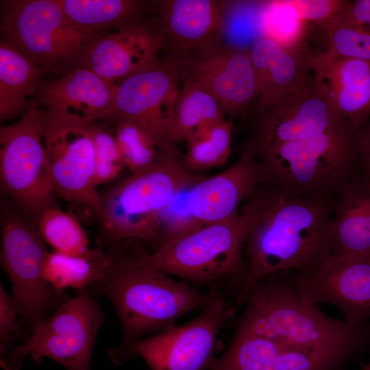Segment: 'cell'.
Returning <instances> with one entry per match:
<instances>
[{
  "instance_id": "38",
  "label": "cell",
  "mask_w": 370,
  "mask_h": 370,
  "mask_svg": "<svg viewBox=\"0 0 370 370\" xmlns=\"http://www.w3.org/2000/svg\"><path fill=\"white\" fill-rule=\"evenodd\" d=\"M360 370H370V361L364 365Z\"/></svg>"
},
{
  "instance_id": "14",
  "label": "cell",
  "mask_w": 370,
  "mask_h": 370,
  "mask_svg": "<svg viewBox=\"0 0 370 370\" xmlns=\"http://www.w3.org/2000/svg\"><path fill=\"white\" fill-rule=\"evenodd\" d=\"M344 121L332 107L312 73L299 87L257 114L251 142L258 155L319 134Z\"/></svg>"
},
{
  "instance_id": "33",
  "label": "cell",
  "mask_w": 370,
  "mask_h": 370,
  "mask_svg": "<svg viewBox=\"0 0 370 370\" xmlns=\"http://www.w3.org/2000/svg\"><path fill=\"white\" fill-rule=\"evenodd\" d=\"M90 128L95 148V182L98 186L117 177L124 166L114 135L95 123Z\"/></svg>"
},
{
  "instance_id": "18",
  "label": "cell",
  "mask_w": 370,
  "mask_h": 370,
  "mask_svg": "<svg viewBox=\"0 0 370 370\" xmlns=\"http://www.w3.org/2000/svg\"><path fill=\"white\" fill-rule=\"evenodd\" d=\"M116 29L93 42L82 65L106 80L121 82L159 62L164 40L158 27L134 20Z\"/></svg>"
},
{
  "instance_id": "16",
  "label": "cell",
  "mask_w": 370,
  "mask_h": 370,
  "mask_svg": "<svg viewBox=\"0 0 370 370\" xmlns=\"http://www.w3.org/2000/svg\"><path fill=\"white\" fill-rule=\"evenodd\" d=\"M118 86L80 65L58 79L42 81L34 100L49 121L90 125L111 120Z\"/></svg>"
},
{
  "instance_id": "11",
  "label": "cell",
  "mask_w": 370,
  "mask_h": 370,
  "mask_svg": "<svg viewBox=\"0 0 370 370\" xmlns=\"http://www.w3.org/2000/svg\"><path fill=\"white\" fill-rule=\"evenodd\" d=\"M165 59L175 65L180 83L191 82L206 89L226 115L241 114L258 97L249 48L219 40Z\"/></svg>"
},
{
  "instance_id": "26",
  "label": "cell",
  "mask_w": 370,
  "mask_h": 370,
  "mask_svg": "<svg viewBox=\"0 0 370 370\" xmlns=\"http://www.w3.org/2000/svg\"><path fill=\"white\" fill-rule=\"evenodd\" d=\"M110 262V254L101 248H92L86 256H75L53 251L49 252L43 264L45 280L53 287L78 291L100 281Z\"/></svg>"
},
{
  "instance_id": "9",
  "label": "cell",
  "mask_w": 370,
  "mask_h": 370,
  "mask_svg": "<svg viewBox=\"0 0 370 370\" xmlns=\"http://www.w3.org/2000/svg\"><path fill=\"white\" fill-rule=\"evenodd\" d=\"M103 321V312L90 291H78L23 343L1 355V366L5 370H18L29 356L36 362L51 358L67 370H91L93 347Z\"/></svg>"
},
{
  "instance_id": "12",
  "label": "cell",
  "mask_w": 370,
  "mask_h": 370,
  "mask_svg": "<svg viewBox=\"0 0 370 370\" xmlns=\"http://www.w3.org/2000/svg\"><path fill=\"white\" fill-rule=\"evenodd\" d=\"M180 84L175 65L160 60L155 66L119 82L111 120L137 124L160 151L179 156L169 127Z\"/></svg>"
},
{
  "instance_id": "20",
  "label": "cell",
  "mask_w": 370,
  "mask_h": 370,
  "mask_svg": "<svg viewBox=\"0 0 370 370\" xmlns=\"http://www.w3.org/2000/svg\"><path fill=\"white\" fill-rule=\"evenodd\" d=\"M249 51L258 91L256 114L297 89L313 73V52L307 46L286 48L260 36Z\"/></svg>"
},
{
  "instance_id": "1",
  "label": "cell",
  "mask_w": 370,
  "mask_h": 370,
  "mask_svg": "<svg viewBox=\"0 0 370 370\" xmlns=\"http://www.w3.org/2000/svg\"><path fill=\"white\" fill-rule=\"evenodd\" d=\"M337 202L332 198L285 197L275 192L247 237L249 267L238 304L266 278L309 272L332 256L331 223Z\"/></svg>"
},
{
  "instance_id": "8",
  "label": "cell",
  "mask_w": 370,
  "mask_h": 370,
  "mask_svg": "<svg viewBox=\"0 0 370 370\" xmlns=\"http://www.w3.org/2000/svg\"><path fill=\"white\" fill-rule=\"evenodd\" d=\"M47 119L33 100L14 123L0 127V181L18 210L38 224L47 209L59 206L47 158Z\"/></svg>"
},
{
  "instance_id": "2",
  "label": "cell",
  "mask_w": 370,
  "mask_h": 370,
  "mask_svg": "<svg viewBox=\"0 0 370 370\" xmlns=\"http://www.w3.org/2000/svg\"><path fill=\"white\" fill-rule=\"evenodd\" d=\"M110 254L103 278L88 290L105 296L115 309L122 328L119 346L174 326L182 316L205 307L217 293L204 294L175 280L136 255Z\"/></svg>"
},
{
  "instance_id": "36",
  "label": "cell",
  "mask_w": 370,
  "mask_h": 370,
  "mask_svg": "<svg viewBox=\"0 0 370 370\" xmlns=\"http://www.w3.org/2000/svg\"><path fill=\"white\" fill-rule=\"evenodd\" d=\"M357 150L359 175L361 180L370 188V119L357 131Z\"/></svg>"
},
{
  "instance_id": "4",
  "label": "cell",
  "mask_w": 370,
  "mask_h": 370,
  "mask_svg": "<svg viewBox=\"0 0 370 370\" xmlns=\"http://www.w3.org/2000/svg\"><path fill=\"white\" fill-rule=\"evenodd\" d=\"M275 196L254 197L241 212L223 221L204 225L169 240L152 254L139 251L143 262L169 275L195 282H208L238 273L247 237Z\"/></svg>"
},
{
  "instance_id": "5",
  "label": "cell",
  "mask_w": 370,
  "mask_h": 370,
  "mask_svg": "<svg viewBox=\"0 0 370 370\" xmlns=\"http://www.w3.org/2000/svg\"><path fill=\"white\" fill-rule=\"evenodd\" d=\"M201 177L190 173L178 155L160 151L150 167L101 195L103 215L100 223L106 241L156 238L171 202Z\"/></svg>"
},
{
  "instance_id": "25",
  "label": "cell",
  "mask_w": 370,
  "mask_h": 370,
  "mask_svg": "<svg viewBox=\"0 0 370 370\" xmlns=\"http://www.w3.org/2000/svg\"><path fill=\"white\" fill-rule=\"evenodd\" d=\"M181 85L169 127L175 145L226 120L221 105L206 89L191 82Z\"/></svg>"
},
{
  "instance_id": "30",
  "label": "cell",
  "mask_w": 370,
  "mask_h": 370,
  "mask_svg": "<svg viewBox=\"0 0 370 370\" xmlns=\"http://www.w3.org/2000/svg\"><path fill=\"white\" fill-rule=\"evenodd\" d=\"M116 122L114 138L123 166L127 167L132 174L139 173L150 167L160 153L153 138L132 121Z\"/></svg>"
},
{
  "instance_id": "24",
  "label": "cell",
  "mask_w": 370,
  "mask_h": 370,
  "mask_svg": "<svg viewBox=\"0 0 370 370\" xmlns=\"http://www.w3.org/2000/svg\"><path fill=\"white\" fill-rule=\"evenodd\" d=\"M47 73L13 43L0 40V120L23 115L34 99L41 77Z\"/></svg>"
},
{
  "instance_id": "35",
  "label": "cell",
  "mask_w": 370,
  "mask_h": 370,
  "mask_svg": "<svg viewBox=\"0 0 370 370\" xmlns=\"http://www.w3.org/2000/svg\"><path fill=\"white\" fill-rule=\"evenodd\" d=\"M17 313L2 284H0V354H5L20 330L16 321Z\"/></svg>"
},
{
  "instance_id": "34",
  "label": "cell",
  "mask_w": 370,
  "mask_h": 370,
  "mask_svg": "<svg viewBox=\"0 0 370 370\" xmlns=\"http://www.w3.org/2000/svg\"><path fill=\"white\" fill-rule=\"evenodd\" d=\"M294 16L325 29L347 10L351 1L342 0H280Z\"/></svg>"
},
{
  "instance_id": "31",
  "label": "cell",
  "mask_w": 370,
  "mask_h": 370,
  "mask_svg": "<svg viewBox=\"0 0 370 370\" xmlns=\"http://www.w3.org/2000/svg\"><path fill=\"white\" fill-rule=\"evenodd\" d=\"M346 11L324 29L326 51L337 57L370 62V29L349 18Z\"/></svg>"
},
{
  "instance_id": "15",
  "label": "cell",
  "mask_w": 370,
  "mask_h": 370,
  "mask_svg": "<svg viewBox=\"0 0 370 370\" xmlns=\"http://www.w3.org/2000/svg\"><path fill=\"white\" fill-rule=\"evenodd\" d=\"M310 304H329L357 326L370 320V254L332 256L315 269L292 280Z\"/></svg>"
},
{
  "instance_id": "17",
  "label": "cell",
  "mask_w": 370,
  "mask_h": 370,
  "mask_svg": "<svg viewBox=\"0 0 370 370\" xmlns=\"http://www.w3.org/2000/svg\"><path fill=\"white\" fill-rule=\"evenodd\" d=\"M264 172L250 141L227 169L212 177H201L183 190L186 210L200 227L229 219L238 213L241 201L263 182Z\"/></svg>"
},
{
  "instance_id": "13",
  "label": "cell",
  "mask_w": 370,
  "mask_h": 370,
  "mask_svg": "<svg viewBox=\"0 0 370 370\" xmlns=\"http://www.w3.org/2000/svg\"><path fill=\"white\" fill-rule=\"evenodd\" d=\"M90 125L47 121L44 142L57 196L85 206L101 221L103 209L95 182Z\"/></svg>"
},
{
  "instance_id": "32",
  "label": "cell",
  "mask_w": 370,
  "mask_h": 370,
  "mask_svg": "<svg viewBox=\"0 0 370 370\" xmlns=\"http://www.w3.org/2000/svg\"><path fill=\"white\" fill-rule=\"evenodd\" d=\"M306 24L286 10L280 0L264 1L259 21L261 36L286 48H300L306 46Z\"/></svg>"
},
{
  "instance_id": "29",
  "label": "cell",
  "mask_w": 370,
  "mask_h": 370,
  "mask_svg": "<svg viewBox=\"0 0 370 370\" xmlns=\"http://www.w3.org/2000/svg\"><path fill=\"white\" fill-rule=\"evenodd\" d=\"M233 124L224 121L188 140L183 164L187 169L204 170L226 163L231 153Z\"/></svg>"
},
{
  "instance_id": "19",
  "label": "cell",
  "mask_w": 370,
  "mask_h": 370,
  "mask_svg": "<svg viewBox=\"0 0 370 370\" xmlns=\"http://www.w3.org/2000/svg\"><path fill=\"white\" fill-rule=\"evenodd\" d=\"M314 78L334 111L356 129L370 119V62L313 52Z\"/></svg>"
},
{
  "instance_id": "27",
  "label": "cell",
  "mask_w": 370,
  "mask_h": 370,
  "mask_svg": "<svg viewBox=\"0 0 370 370\" xmlns=\"http://www.w3.org/2000/svg\"><path fill=\"white\" fill-rule=\"evenodd\" d=\"M67 18L80 30L102 34L137 20L143 2L134 0H58Z\"/></svg>"
},
{
  "instance_id": "28",
  "label": "cell",
  "mask_w": 370,
  "mask_h": 370,
  "mask_svg": "<svg viewBox=\"0 0 370 370\" xmlns=\"http://www.w3.org/2000/svg\"><path fill=\"white\" fill-rule=\"evenodd\" d=\"M37 226L44 241L54 251L75 256H86L92 251L88 235L79 222L59 206L45 210Z\"/></svg>"
},
{
  "instance_id": "7",
  "label": "cell",
  "mask_w": 370,
  "mask_h": 370,
  "mask_svg": "<svg viewBox=\"0 0 370 370\" xmlns=\"http://www.w3.org/2000/svg\"><path fill=\"white\" fill-rule=\"evenodd\" d=\"M2 268L12 284L10 295L19 316V325L33 334L40 324L71 297L49 284L42 274L48 251L38 226L25 217L13 203L1 204Z\"/></svg>"
},
{
  "instance_id": "23",
  "label": "cell",
  "mask_w": 370,
  "mask_h": 370,
  "mask_svg": "<svg viewBox=\"0 0 370 370\" xmlns=\"http://www.w3.org/2000/svg\"><path fill=\"white\" fill-rule=\"evenodd\" d=\"M339 197L331 223L332 256L370 254V188L358 175Z\"/></svg>"
},
{
  "instance_id": "6",
  "label": "cell",
  "mask_w": 370,
  "mask_h": 370,
  "mask_svg": "<svg viewBox=\"0 0 370 370\" xmlns=\"http://www.w3.org/2000/svg\"><path fill=\"white\" fill-rule=\"evenodd\" d=\"M1 37L47 73H69L82 65L102 34L84 32L66 16L58 0L1 1Z\"/></svg>"
},
{
  "instance_id": "37",
  "label": "cell",
  "mask_w": 370,
  "mask_h": 370,
  "mask_svg": "<svg viewBox=\"0 0 370 370\" xmlns=\"http://www.w3.org/2000/svg\"><path fill=\"white\" fill-rule=\"evenodd\" d=\"M345 13L355 22L370 27V0L351 1Z\"/></svg>"
},
{
  "instance_id": "3",
  "label": "cell",
  "mask_w": 370,
  "mask_h": 370,
  "mask_svg": "<svg viewBox=\"0 0 370 370\" xmlns=\"http://www.w3.org/2000/svg\"><path fill=\"white\" fill-rule=\"evenodd\" d=\"M357 131L344 121L319 134L258 154L264 167L263 182L285 197H340L358 175Z\"/></svg>"
},
{
  "instance_id": "10",
  "label": "cell",
  "mask_w": 370,
  "mask_h": 370,
  "mask_svg": "<svg viewBox=\"0 0 370 370\" xmlns=\"http://www.w3.org/2000/svg\"><path fill=\"white\" fill-rule=\"evenodd\" d=\"M234 310L217 293L190 321L108 350L120 365L142 358L150 370H208L215 363L217 334Z\"/></svg>"
},
{
  "instance_id": "22",
  "label": "cell",
  "mask_w": 370,
  "mask_h": 370,
  "mask_svg": "<svg viewBox=\"0 0 370 370\" xmlns=\"http://www.w3.org/2000/svg\"><path fill=\"white\" fill-rule=\"evenodd\" d=\"M208 370H332V364L323 354L235 331L224 354Z\"/></svg>"
},
{
  "instance_id": "21",
  "label": "cell",
  "mask_w": 370,
  "mask_h": 370,
  "mask_svg": "<svg viewBox=\"0 0 370 370\" xmlns=\"http://www.w3.org/2000/svg\"><path fill=\"white\" fill-rule=\"evenodd\" d=\"M225 8V7H224ZM223 3L166 0L160 3L158 29L171 58L221 40L225 30Z\"/></svg>"
}]
</instances>
